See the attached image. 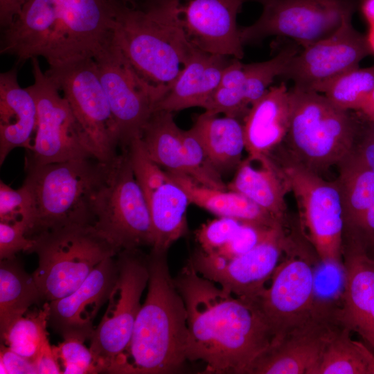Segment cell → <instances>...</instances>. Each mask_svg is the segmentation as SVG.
Masks as SVG:
<instances>
[{
  "mask_svg": "<svg viewBox=\"0 0 374 374\" xmlns=\"http://www.w3.org/2000/svg\"><path fill=\"white\" fill-rule=\"evenodd\" d=\"M48 302L27 312L1 333V343L34 363L43 347L49 342L47 332Z\"/></svg>",
  "mask_w": 374,
  "mask_h": 374,
  "instance_id": "32",
  "label": "cell"
},
{
  "mask_svg": "<svg viewBox=\"0 0 374 374\" xmlns=\"http://www.w3.org/2000/svg\"><path fill=\"white\" fill-rule=\"evenodd\" d=\"M373 88L374 66L348 71L323 86L319 93L344 110L358 111Z\"/></svg>",
  "mask_w": 374,
  "mask_h": 374,
  "instance_id": "34",
  "label": "cell"
},
{
  "mask_svg": "<svg viewBox=\"0 0 374 374\" xmlns=\"http://www.w3.org/2000/svg\"><path fill=\"white\" fill-rule=\"evenodd\" d=\"M343 253L345 283L342 308L335 312V319L366 341L374 309V259L362 247L352 243L343 246Z\"/></svg>",
  "mask_w": 374,
  "mask_h": 374,
  "instance_id": "24",
  "label": "cell"
},
{
  "mask_svg": "<svg viewBox=\"0 0 374 374\" xmlns=\"http://www.w3.org/2000/svg\"><path fill=\"white\" fill-rule=\"evenodd\" d=\"M290 91V125L283 141L288 159L319 175L338 166L351 152L358 136L349 111L314 91L293 87Z\"/></svg>",
  "mask_w": 374,
  "mask_h": 374,
  "instance_id": "6",
  "label": "cell"
},
{
  "mask_svg": "<svg viewBox=\"0 0 374 374\" xmlns=\"http://www.w3.org/2000/svg\"><path fill=\"white\" fill-rule=\"evenodd\" d=\"M174 281L187 310V360L203 362L204 373H248L274 339L257 304L217 287L188 260Z\"/></svg>",
  "mask_w": 374,
  "mask_h": 374,
  "instance_id": "1",
  "label": "cell"
},
{
  "mask_svg": "<svg viewBox=\"0 0 374 374\" xmlns=\"http://www.w3.org/2000/svg\"><path fill=\"white\" fill-rule=\"evenodd\" d=\"M19 67L15 64L0 74V165L13 149L30 150L37 130V105L18 83Z\"/></svg>",
  "mask_w": 374,
  "mask_h": 374,
  "instance_id": "26",
  "label": "cell"
},
{
  "mask_svg": "<svg viewBox=\"0 0 374 374\" xmlns=\"http://www.w3.org/2000/svg\"><path fill=\"white\" fill-rule=\"evenodd\" d=\"M44 303L33 274L16 258L0 261V334L33 305Z\"/></svg>",
  "mask_w": 374,
  "mask_h": 374,
  "instance_id": "30",
  "label": "cell"
},
{
  "mask_svg": "<svg viewBox=\"0 0 374 374\" xmlns=\"http://www.w3.org/2000/svg\"><path fill=\"white\" fill-rule=\"evenodd\" d=\"M0 373H37L35 364L1 343Z\"/></svg>",
  "mask_w": 374,
  "mask_h": 374,
  "instance_id": "42",
  "label": "cell"
},
{
  "mask_svg": "<svg viewBox=\"0 0 374 374\" xmlns=\"http://www.w3.org/2000/svg\"><path fill=\"white\" fill-rule=\"evenodd\" d=\"M351 152L374 172V123L368 122Z\"/></svg>",
  "mask_w": 374,
  "mask_h": 374,
  "instance_id": "43",
  "label": "cell"
},
{
  "mask_svg": "<svg viewBox=\"0 0 374 374\" xmlns=\"http://www.w3.org/2000/svg\"><path fill=\"white\" fill-rule=\"evenodd\" d=\"M84 343L82 339L68 337L57 346H53L62 373H100L90 348H87Z\"/></svg>",
  "mask_w": 374,
  "mask_h": 374,
  "instance_id": "37",
  "label": "cell"
},
{
  "mask_svg": "<svg viewBox=\"0 0 374 374\" xmlns=\"http://www.w3.org/2000/svg\"><path fill=\"white\" fill-rule=\"evenodd\" d=\"M255 161L259 168L249 158L242 161L227 189L243 195L283 224L290 189L283 172L270 156Z\"/></svg>",
  "mask_w": 374,
  "mask_h": 374,
  "instance_id": "27",
  "label": "cell"
},
{
  "mask_svg": "<svg viewBox=\"0 0 374 374\" xmlns=\"http://www.w3.org/2000/svg\"><path fill=\"white\" fill-rule=\"evenodd\" d=\"M112 161L95 157L44 165H26L24 185L33 204L29 238L60 228L93 225V206Z\"/></svg>",
  "mask_w": 374,
  "mask_h": 374,
  "instance_id": "5",
  "label": "cell"
},
{
  "mask_svg": "<svg viewBox=\"0 0 374 374\" xmlns=\"http://www.w3.org/2000/svg\"><path fill=\"white\" fill-rule=\"evenodd\" d=\"M261 4L262 12L253 24L240 28L243 45L271 36L287 37L303 48L333 33L358 0H246Z\"/></svg>",
  "mask_w": 374,
  "mask_h": 374,
  "instance_id": "11",
  "label": "cell"
},
{
  "mask_svg": "<svg viewBox=\"0 0 374 374\" xmlns=\"http://www.w3.org/2000/svg\"><path fill=\"white\" fill-rule=\"evenodd\" d=\"M33 216V204L31 195L23 184L13 189L0 181V222L15 223L22 222L29 228Z\"/></svg>",
  "mask_w": 374,
  "mask_h": 374,
  "instance_id": "38",
  "label": "cell"
},
{
  "mask_svg": "<svg viewBox=\"0 0 374 374\" xmlns=\"http://www.w3.org/2000/svg\"><path fill=\"white\" fill-rule=\"evenodd\" d=\"M187 195L192 203L219 216L254 222L269 226L283 223L262 210L253 202L235 191L220 190L202 186L189 176L168 171Z\"/></svg>",
  "mask_w": 374,
  "mask_h": 374,
  "instance_id": "28",
  "label": "cell"
},
{
  "mask_svg": "<svg viewBox=\"0 0 374 374\" xmlns=\"http://www.w3.org/2000/svg\"><path fill=\"white\" fill-rule=\"evenodd\" d=\"M26 233V225L22 222H0V260L15 258L19 251L31 253L34 240Z\"/></svg>",
  "mask_w": 374,
  "mask_h": 374,
  "instance_id": "41",
  "label": "cell"
},
{
  "mask_svg": "<svg viewBox=\"0 0 374 374\" xmlns=\"http://www.w3.org/2000/svg\"><path fill=\"white\" fill-rule=\"evenodd\" d=\"M117 275L116 256L102 261L71 294L48 302V326L64 339H90L93 321L108 301Z\"/></svg>",
  "mask_w": 374,
  "mask_h": 374,
  "instance_id": "20",
  "label": "cell"
},
{
  "mask_svg": "<svg viewBox=\"0 0 374 374\" xmlns=\"http://www.w3.org/2000/svg\"><path fill=\"white\" fill-rule=\"evenodd\" d=\"M118 0H29L2 30L0 53L20 66L39 56L49 68L93 58L113 39Z\"/></svg>",
  "mask_w": 374,
  "mask_h": 374,
  "instance_id": "2",
  "label": "cell"
},
{
  "mask_svg": "<svg viewBox=\"0 0 374 374\" xmlns=\"http://www.w3.org/2000/svg\"><path fill=\"white\" fill-rule=\"evenodd\" d=\"M290 239L283 225L276 227L262 242L249 251L225 258L200 248L188 260L195 271L237 297L255 301L271 278Z\"/></svg>",
  "mask_w": 374,
  "mask_h": 374,
  "instance_id": "16",
  "label": "cell"
},
{
  "mask_svg": "<svg viewBox=\"0 0 374 374\" xmlns=\"http://www.w3.org/2000/svg\"><path fill=\"white\" fill-rule=\"evenodd\" d=\"M95 228L121 251L153 245L148 206L127 149L112 161L95 198Z\"/></svg>",
  "mask_w": 374,
  "mask_h": 374,
  "instance_id": "8",
  "label": "cell"
},
{
  "mask_svg": "<svg viewBox=\"0 0 374 374\" xmlns=\"http://www.w3.org/2000/svg\"><path fill=\"white\" fill-rule=\"evenodd\" d=\"M45 73L63 91L95 157L103 162L112 161L120 148L118 131L94 60L49 68Z\"/></svg>",
  "mask_w": 374,
  "mask_h": 374,
  "instance_id": "14",
  "label": "cell"
},
{
  "mask_svg": "<svg viewBox=\"0 0 374 374\" xmlns=\"http://www.w3.org/2000/svg\"><path fill=\"white\" fill-rule=\"evenodd\" d=\"M300 51L295 45L282 48L267 61L243 64L233 58L225 69L211 106L219 114L243 118L251 105L269 89L274 79L282 76L291 59Z\"/></svg>",
  "mask_w": 374,
  "mask_h": 374,
  "instance_id": "21",
  "label": "cell"
},
{
  "mask_svg": "<svg viewBox=\"0 0 374 374\" xmlns=\"http://www.w3.org/2000/svg\"><path fill=\"white\" fill-rule=\"evenodd\" d=\"M29 0H0V24L1 29L10 26Z\"/></svg>",
  "mask_w": 374,
  "mask_h": 374,
  "instance_id": "45",
  "label": "cell"
},
{
  "mask_svg": "<svg viewBox=\"0 0 374 374\" xmlns=\"http://www.w3.org/2000/svg\"><path fill=\"white\" fill-rule=\"evenodd\" d=\"M350 218L344 227L343 239L365 250L374 247V184L358 193L352 200Z\"/></svg>",
  "mask_w": 374,
  "mask_h": 374,
  "instance_id": "35",
  "label": "cell"
},
{
  "mask_svg": "<svg viewBox=\"0 0 374 374\" xmlns=\"http://www.w3.org/2000/svg\"><path fill=\"white\" fill-rule=\"evenodd\" d=\"M290 91L285 82L270 87L243 118L245 150L252 161L269 157L284 141L290 125Z\"/></svg>",
  "mask_w": 374,
  "mask_h": 374,
  "instance_id": "23",
  "label": "cell"
},
{
  "mask_svg": "<svg viewBox=\"0 0 374 374\" xmlns=\"http://www.w3.org/2000/svg\"><path fill=\"white\" fill-rule=\"evenodd\" d=\"M358 111L368 122L374 123V88L364 100Z\"/></svg>",
  "mask_w": 374,
  "mask_h": 374,
  "instance_id": "46",
  "label": "cell"
},
{
  "mask_svg": "<svg viewBox=\"0 0 374 374\" xmlns=\"http://www.w3.org/2000/svg\"><path fill=\"white\" fill-rule=\"evenodd\" d=\"M352 17H345L330 35L300 50L282 77L292 80L295 88L319 92L337 76L359 67L371 52L366 36L353 27Z\"/></svg>",
  "mask_w": 374,
  "mask_h": 374,
  "instance_id": "18",
  "label": "cell"
},
{
  "mask_svg": "<svg viewBox=\"0 0 374 374\" xmlns=\"http://www.w3.org/2000/svg\"><path fill=\"white\" fill-rule=\"evenodd\" d=\"M37 373H62V370L53 346L48 342L34 362Z\"/></svg>",
  "mask_w": 374,
  "mask_h": 374,
  "instance_id": "44",
  "label": "cell"
},
{
  "mask_svg": "<svg viewBox=\"0 0 374 374\" xmlns=\"http://www.w3.org/2000/svg\"><path fill=\"white\" fill-rule=\"evenodd\" d=\"M124 1H128V2H134V1H140V0H124Z\"/></svg>",
  "mask_w": 374,
  "mask_h": 374,
  "instance_id": "49",
  "label": "cell"
},
{
  "mask_svg": "<svg viewBox=\"0 0 374 374\" xmlns=\"http://www.w3.org/2000/svg\"><path fill=\"white\" fill-rule=\"evenodd\" d=\"M349 332L346 328L332 331L315 374H368L367 364Z\"/></svg>",
  "mask_w": 374,
  "mask_h": 374,
  "instance_id": "33",
  "label": "cell"
},
{
  "mask_svg": "<svg viewBox=\"0 0 374 374\" xmlns=\"http://www.w3.org/2000/svg\"><path fill=\"white\" fill-rule=\"evenodd\" d=\"M116 125L121 150L141 139L168 91L145 80L112 40L93 58Z\"/></svg>",
  "mask_w": 374,
  "mask_h": 374,
  "instance_id": "13",
  "label": "cell"
},
{
  "mask_svg": "<svg viewBox=\"0 0 374 374\" xmlns=\"http://www.w3.org/2000/svg\"><path fill=\"white\" fill-rule=\"evenodd\" d=\"M116 258L117 278L106 311L90 338L89 348L100 373H107L127 348L149 280L148 254L140 248L123 249Z\"/></svg>",
  "mask_w": 374,
  "mask_h": 374,
  "instance_id": "9",
  "label": "cell"
},
{
  "mask_svg": "<svg viewBox=\"0 0 374 374\" xmlns=\"http://www.w3.org/2000/svg\"><path fill=\"white\" fill-rule=\"evenodd\" d=\"M113 39L145 80L168 91L196 48L166 0H118Z\"/></svg>",
  "mask_w": 374,
  "mask_h": 374,
  "instance_id": "4",
  "label": "cell"
},
{
  "mask_svg": "<svg viewBox=\"0 0 374 374\" xmlns=\"http://www.w3.org/2000/svg\"><path fill=\"white\" fill-rule=\"evenodd\" d=\"M127 150L148 206L153 231L152 249L168 251L187 232L188 197L168 171L149 157L141 139L134 140Z\"/></svg>",
  "mask_w": 374,
  "mask_h": 374,
  "instance_id": "17",
  "label": "cell"
},
{
  "mask_svg": "<svg viewBox=\"0 0 374 374\" xmlns=\"http://www.w3.org/2000/svg\"><path fill=\"white\" fill-rule=\"evenodd\" d=\"M181 132L172 112L157 110L145 125L141 139L149 157L159 166L188 176Z\"/></svg>",
  "mask_w": 374,
  "mask_h": 374,
  "instance_id": "31",
  "label": "cell"
},
{
  "mask_svg": "<svg viewBox=\"0 0 374 374\" xmlns=\"http://www.w3.org/2000/svg\"><path fill=\"white\" fill-rule=\"evenodd\" d=\"M31 239V253L38 256L32 274L44 302L71 294L98 265L121 251L91 224L51 230Z\"/></svg>",
  "mask_w": 374,
  "mask_h": 374,
  "instance_id": "7",
  "label": "cell"
},
{
  "mask_svg": "<svg viewBox=\"0 0 374 374\" xmlns=\"http://www.w3.org/2000/svg\"><path fill=\"white\" fill-rule=\"evenodd\" d=\"M188 176L198 184L215 189L226 190L220 173L213 166L205 150L192 128L181 132Z\"/></svg>",
  "mask_w": 374,
  "mask_h": 374,
  "instance_id": "36",
  "label": "cell"
},
{
  "mask_svg": "<svg viewBox=\"0 0 374 374\" xmlns=\"http://www.w3.org/2000/svg\"><path fill=\"white\" fill-rule=\"evenodd\" d=\"M242 222L235 218L219 217L202 224L195 233L200 249L215 253L235 235Z\"/></svg>",
  "mask_w": 374,
  "mask_h": 374,
  "instance_id": "39",
  "label": "cell"
},
{
  "mask_svg": "<svg viewBox=\"0 0 374 374\" xmlns=\"http://www.w3.org/2000/svg\"><path fill=\"white\" fill-rule=\"evenodd\" d=\"M30 62L34 82L26 88L37 105V124L33 145L27 150L26 165L95 157L68 100L42 71L37 57L32 58Z\"/></svg>",
  "mask_w": 374,
  "mask_h": 374,
  "instance_id": "10",
  "label": "cell"
},
{
  "mask_svg": "<svg viewBox=\"0 0 374 374\" xmlns=\"http://www.w3.org/2000/svg\"><path fill=\"white\" fill-rule=\"evenodd\" d=\"M229 58L196 48L154 111L204 108L218 88L224 71L231 61Z\"/></svg>",
  "mask_w": 374,
  "mask_h": 374,
  "instance_id": "25",
  "label": "cell"
},
{
  "mask_svg": "<svg viewBox=\"0 0 374 374\" xmlns=\"http://www.w3.org/2000/svg\"><path fill=\"white\" fill-rule=\"evenodd\" d=\"M148 260L145 300L127 348L115 359L108 373H173L187 360V310L171 276L167 251L152 249Z\"/></svg>",
  "mask_w": 374,
  "mask_h": 374,
  "instance_id": "3",
  "label": "cell"
},
{
  "mask_svg": "<svg viewBox=\"0 0 374 374\" xmlns=\"http://www.w3.org/2000/svg\"><path fill=\"white\" fill-rule=\"evenodd\" d=\"M278 166L295 197L309 239L321 261L341 264L343 204L337 180H325L290 159Z\"/></svg>",
  "mask_w": 374,
  "mask_h": 374,
  "instance_id": "12",
  "label": "cell"
},
{
  "mask_svg": "<svg viewBox=\"0 0 374 374\" xmlns=\"http://www.w3.org/2000/svg\"><path fill=\"white\" fill-rule=\"evenodd\" d=\"M191 128L220 173L238 167L245 150L243 125L238 118L204 112L197 117Z\"/></svg>",
  "mask_w": 374,
  "mask_h": 374,
  "instance_id": "29",
  "label": "cell"
},
{
  "mask_svg": "<svg viewBox=\"0 0 374 374\" xmlns=\"http://www.w3.org/2000/svg\"><path fill=\"white\" fill-rule=\"evenodd\" d=\"M319 317L294 331L260 355L249 374H315L326 341L333 330Z\"/></svg>",
  "mask_w": 374,
  "mask_h": 374,
  "instance_id": "22",
  "label": "cell"
},
{
  "mask_svg": "<svg viewBox=\"0 0 374 374\" xmlns=\"http://www.w3.org/2000/svg\"><path fill=\"white\" fill-rule=\"evenodd\" d=\"M195 48L211 54L244 56L237 17L246 0H167Z\"/></svg>",
  "mask_w": 374,
  "mask_h": 374,
  "instance_id": "19",
  "label": "cell"
},
{
  "mask_svg": "<svg viewBox=\"0 0 374 374\" xmlns=\"http://www.w3.org/2000/svg\"><path fill=\"white\" fill-rule=\"evenodd\" d=\"M360 8L369 27L374 26V0H362Z\"/></svg>",
  "mask_w": 374,
  "mask_h": 374,
  "instance_id": "47",
  "label": "cell"
},
{
  "mask_svg": "<svg viewBox=\"0 0 374 374\" xmlns=\"http://www.w3.org/2000/svg\"><path fill=\"white\" fill-rule=\"evenodd\" d=\"M366 38L371 54H374V26L369 27V31L366 36Z\"/></svg>",
  "mask_w": 374,
  "mask_h": 374,
  "instance_id": "48",
  "label": "cell"
},
{
  "mask_svg": "<svg viewBox=\"0 0 374 374\" xmlns=\"http://www.w3.org/2000/svg\"><path fill=\"white\" fill-rule=\"evenodd\" d=\"M282 224L269 226L254 222H242L232 238L217 253L225 258L243 254L266 239L273 230Z\"/></svg>",
  "mask_w": 374,
  "mask_h": 374,
  "instance_id": "40",
  "label": "cell"
},
{
  "mask_svg": "<svg viewBox=\"0 0 374 374\" xmlns=\"http://www.w3.org/2000/svg\"><path fill=\"white\" fill-rule=\"evenodd\" d=\"M290 253L278 265L269 287L254 301L273 333L271 345L321 317L315 305L314 269L306 256Z\"/></svg>",
  "mask_w": 374,
  "mask_h": 374,
  "instance_id": "15",
  "label": "cell"
}]
</instances>
